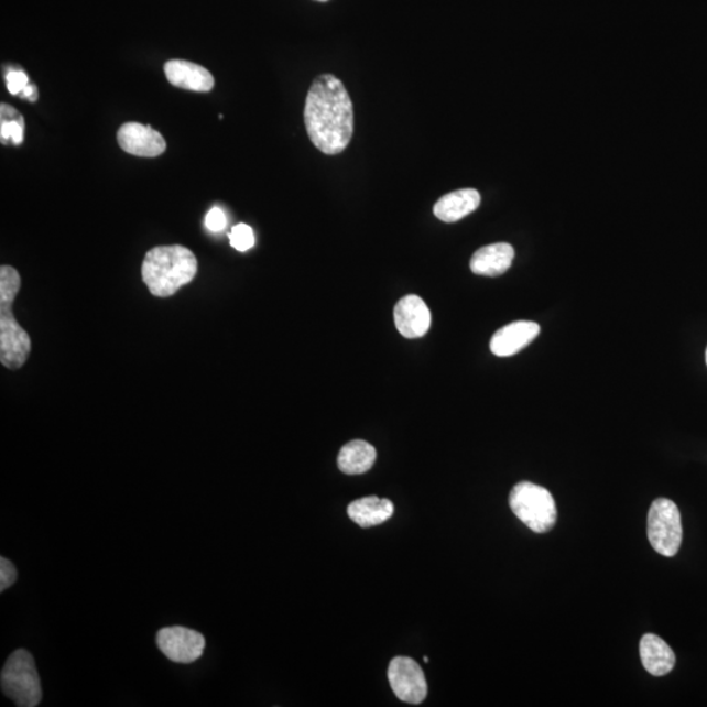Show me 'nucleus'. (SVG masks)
<instances>
[{
    "mask_svg": "<svg viewBox=\"0 0 707 707\" xmlns=\"http://www.w3.org/2000/svg\"><path fill=\"white\" fill-rule=\"evenodd\" d=\"M304 122L312 143L325 155L341 154L354 134V107L348 89L335 75L317 76L309 88Z\"/></svg>",
    "mask_w": 707,
    "mask_h": 707,
    "instance_id": "nucleus-1",
    "label": "nucleus"
},
{
    "mask_svg": "<svg viewBox=\"0 0 707 707\" xmlns=\"http://www.w3.org/2000/svg\"><path fill=\"white\" fill-rule=\"evenodd\" d=\"M198 263L191 249L183 246L152 248L144 255L142 279L157 297L175 295L197 275Z\"/></svg>",
    "mask_w": 707,
    "mask_h": 707,
    "instance_id": "nucleus-2",
    "label": "nucleus"
},
{
    "mask_svg": "<svg viewBox=\"0 0 707 707\" xmlns=\"http://www.w3.org/2000/svg\"><path fill=\"white\" fill-rule=\"evenodd\" d=\"M22 279L12 267L0 268V360L10 370H19L30 357L32 342L12 314Z\"/></svg>",
    "mask_w": 707,
    "mask_h": 707,
    "instance_id": "nucleus-3",
    "label": "nucleus"
},
{
    "mask_svg": "<svg viewBox=\"0 0 707 707\" xmlns=\"http://www.w3.org/2000/svg\"><path fill=\"white\" fill-rule=\"evenodd\" d=\"M510 508L519 520L536 533L550 532L557 522L556 502L551 491L533 482H519L511 490Z\"/></svg>",
    "mask_w": 707,
    "mask_h": 707,
    "instance_id": "nucleus-4",
    "label": "nucleus"
},
{
    "mask_svg": "<svg viewBox=\"0 0 707 707\" xmlns=\"http://www.w3.org/2000/svg\"><path fill=\"white\" fill-rule=\"evenodd\" d=\"M2 690L19 707H36L43 698L36 663L30 651L12 653L2 670Z\"/></svg>",
    "mask_w": 707,
    "mask_h": 707,
    "instance_id": "nucleus-5",
    "label": "nucleus"
},
{
    "mask_svg": "<svg viewBox=\"0 0 707 707\" xmlns=\"http://www.w3.org/2000/svg\"><path fill=\"white\" fill-rule=\"evenodd\" d=\"M651 546L664 557H675L683 543L682 514L675 502L660 498L651 504L648 515Z\"/></svg>",
    "mask_w": 707,
    "mask_h": 707,
    "instance_id": "nucleus-6",
    "label": "nucleus"
},
{
    "mask_svg": "<svg viewBox=\"0 0 707 707\" xmlns=\"http://www.w3.org/2000/svg\"><path fill=\"white\" fill-rule=\"evenodd\" d=\"M388 681L394 695L401 701L420 705L427 697V683L424 671L411 657L399 656L388 668Z\"/></svg>",
    "mask_w": 707,
    "mask_h": 707,
    "instance_id": "nucleus-7",
    "label": "nucleus"
},
{
    "mask_svg": "<svg viewBox=\"0 0 707 707\" xmlns=\"http://www.w3.org/2000/svg\"><path fill=\"white\" fill-rule=\"evenodd\" d=\"M156 643L170 661L183 664L199 660L206 648L203 634L184 627L162 629L156 635Z\"/></svg>",
    "mask_w": 707,
    "mask_h": 707,
    "instance_id": "nucleus-8",
    "label": "nucleus"
},
{
    "mask_svg": "<svg viewBox=\"0 0 707 707\" xmlns=\"http://www.w3.org/2000/svg\"><path fill=\"white\" fill-rule=\"evenodd\" d=\"M120 148L130 155L156 157L164 154L166 143L161 133L149 124L128 122L117 133Z\"/></svg>",
    "mask_w": 707,
    "mask_h": 707,
    "instance_id": "nucleus-9",
    "label": "nucleus"
},
{
    "mask_svg": "<svg viewBox=\"0 0 707 707\" xmlns=\"http://www.w3.org/2000/svg\"><path fill=\"white\" fill-rule=\"evenodd\" d=\"M394 323L405 338H421L432 325V314L426 303L417 295L402 297L393 311Z\"/></svg>",
    "mask_w": 707,
    "mask_h": 707,
    "instance_id": "nucleus-10",
    "label": "nucleus"
},
{
    "mask_svg": "<svg viewBox=\"0 0 707 707\" xmlns=\"http://www.w3.org/2000/svg\"><path fill=\"white\" fill-rule=\"evenodd\" d=\"M540 335L539 324L515 322L496 331L490 341V350L497 357H512L522 351Z\"/></svg>",
    "mask_w": 707,
    "mask_h": 707,
    "instance_id": "nucleus-11",
    "label": "nucleus"
},
{
    "mask_svg": "<svg viewBox=\"0 0 707 707\" xmlns=\"http://www.w3.org/2000/svg\"><path fill=\"white\" fill-rule=\"evenodd\" d=\"M164 73L172 86L188 91L210 93L215 85L214 76L207 68L188 61L166 62Z\"/></svg>",
    "mask_w": 707,
    "mask_h": 707,
    "instance_id": "nucleus-12",
    "label": "nucleus"
},
{
    "mask_svg": "<svg viewBox=\"0 0 707 707\" xmlns=\"http://www.w3.org/2000/svg\"><path fill=\"white\" fill-rule=\"evenodd\" d=\"M515 251L508 242H497L478 249L470 260V270L477 275L499 276L508 272Z\"/></svg>",
    "mask_w": 707,
    "mask_h": 707,
    "instance_id": "nucleus-13",
    "label": "nucleus"
},
{
    "mask_svg": "<svg viewBox=\"0 0 707 707\" xmlns=\"http://www.w3.org/2000/svg\"><path fill=\"white\" fill-rule=\"evenodd\" d=\"M641 661L644 670L653 676H664L674 670L676 655L661 637L644 634L640 643Z\"/></svg>",
    "mask_w": 707,
    "mask_h": 707,
    "instance_id": "nucleus-14",
    "label": "nucleus"
},
{
    "mask_svg": "<svg viewBox=\"0 0 707 707\" xmlns=\"http://www.w3.org/2000/svg\"><path fill=\"white\" fill-rule=\"evenodd\" d=\"M481 196L476 189H460L443 196L434 206L435 217L446 224H455L476 211Z\"/></svg>",
    "mask_w": 707,
    "mask_h": 707,
    "instance_id": "nucleus-15",
    "label": "nucleus"
},
{
    "mask_svg": "<svg viewBox=\"0 0 707 707\" xmlns=\"http://www.w3.org/2000/svg\"><path fill=\"white\" fill-rule=\"evenodd\" d=\"M349 518L354 523L363 529H370L383 524L394 514V505L390 499H381L376 496L360 498L354 501L348 508Z\"/></svg>",
    "mask_w": 707,
    "mask_h": 707,
    "instance_id": "nucleus-16",
    "label": "nucleus"
},
{
    "mask_svg": "<svg viewBox=\"0 0 707 707\" xmlns=\"http://www.w3.org/2000/svg\"><path fill=\"white\" fill-rule=\"evenodd\" d=\"M377 460V449L365 440H352L339 450L338 468L346 475H362Z\"/></svg>",
    "mask_w": 707,
    "mask_h": 707,
    "instance_id": "nucleus-17",
    "label": "nucleus"
},
{
    "mask_svg": "<svg viewBox=\"0 0 707 707\" xmlns=\"http://www.w3.org/2000/svg\"><path fill=\"white\" fill-rule=\"evenodd\" d=\"M0 137L3 143L12 141L13 144H20L24 140V120L23 117L10 106L2 104V127H0Z\"/></svg>",
    "mask_w": 707,
    "mask_h": 707,
    "instance_id": "nucleus-18",
    "label": "nucleus"
},
{
    "mask_svg": "<svg viewBox=\"0 0 707 707\" xmlns=\"http://www.w3.org/2000/svg\"><path fill=\"white\" fill-rule=\"evenodd\" d=\"M231 246L239 252H247L253 248L255 239L251 227L240 224L232 228L230 233Z\"/></svg>",
    "mask_w": 707,
    "mask_h": 707,
    "instance_id": "nucleus-19",
    "label": "nucleus"
},
{
    "mask_svg": "<svg viewBox=\"0 0 707 707\" xmlns=\"http://www.w3.org/2000/svg\"><path fill=\"white\" fill-rule=\"evenodd\" d=\"M18 579V572L11 561L2 557L0 558V591L4 592Z\"/></svg>",
    "mask_w": 707,
    "mask_h": 707,
    "instance_id": "nucleus-20",
    "label": "nucleus"
},
{
    "mask_svg": "<svg viewBox=\"0 0 707 707\" xmlns=\"http://www.w3.org/2000/svg\"><path fill=\"white\" fill-rule=\"evenodd\" d=\"M28 76L23 72H10L6 75L7 89L11 95H20L24 89L30 86L28 85Z\"/></svg>",
    "mask_w": 707,
    "mask_h": 707,
    "instance_id": "nucleus-21",
    "label": "nucleus"
},
{
    "mask_svg": "<svg viewBox=\"0 0 707 707\" xmlns=\"http://www.w3.org/2000/svg\"><path fill=\"white\" fill-rule=\"evenodd\" d=\"M205 225L207 230H210L211 232L224 231L227 226L225 211L219 209V207H213V209L206 215Z\"/></svg>",
    "mask_w": 707,
    "mask_h": 707,
    "instance_id": "nucleus-22",
    "label": "nucleus"
},
{
    "mask_svg": "<svg viewBox=\"0 0 707 707\" xmlns=\"http://www.w3.org/2000/svg\"><path fill=\"white\" fill-rule=\"evenodd\" d=\"M20 96L24 97V99H30L31 101L36 100L37 97V91L36 88L33 86H28Z\"/></svg>",
    "mask_w": 707,
    "mask_h": 707,
    "instance_id": "nucleus-23",
    "label": "nucleus"
},
{
    "mask_svg": "<svg viewBox=\"0 0 707 707\" xmlns=\"http://www.w3.org/2000/svg\"><path fill=\"white\" fill-rule=\"evenodd\" d=\"M424 661H425L426 663H428V662H429L427 656H425V657H424Z\"/></svg>",
    "mask_w": 707,
    "mask_h": 707,
    "instance_id": "nucleus-24",
    "label": "nucleus"
},
{
    "mask_svg": "<svg viewBox=\"0 0 707 707\" xmlns=\"http://www.w3.org/2000/svg\"><path fill=\"white\" fill-rule=\"evenodd\" d=\"M317 2H328V0H317Z\"/></svg>",
    "mask_w": 707,
    "mask_h": 707,
    "instance_id": "nucleus-25",
    "label": "nucleus"
},
{
    "mask_svg": "<svg viewBox=\"0 0 707 707\" xmlns=\"http://www.w3.org/2000/svg\"><path fill=\"white\" fill-rule=\"evenodd\" d=\"M706 365H707V349H706Z\"/></svg>",
    "mask_w": 707,
    "mask_h": 707,
    "instance_id": "nucleus-26",
    "label": "nucleus"
}]
</instances>
